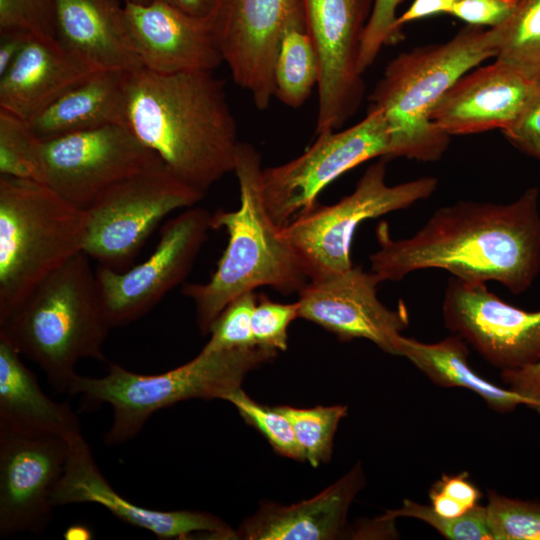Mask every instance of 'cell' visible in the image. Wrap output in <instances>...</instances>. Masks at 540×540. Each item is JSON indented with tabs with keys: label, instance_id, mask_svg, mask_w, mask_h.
I'll use <instances>...</instances> for the list:
<instances>
[{
	"label": "cell",
	"instance_id": "39",
	"mask_svg": "<svg viewBox=\"0 0 540 540\" xmlns=\"http://www.w3.org/2000/svg\"><path fill=\"white\" fill-rule=\"evenodd\" d=\"M517 0H460L451 15L472 26L496 27L505 22Z\"/></svg>",
	"mask_w": 540,
	"mask_h": 540
},
{
	"label": "cell",
	"instance_id": "11",
	"mask_svg": "<svg viewBox=\"0 0 540 540\" xmlns=\"http://www.w3.org/2000/svg\"><path fill=\"white\" fill-rule=\"evenodd\" d=\"M40 149L43 183L82 210L113 185L165 166L123 124L41 140Z\"/></svg>",
	"mask_w": 540,
	"mask_h": 540
},
{
	"label": "cell",
	"instance_id": "43",
	"mask_svg": "<svg viewBox=\"0 0 540 540\" xmlns=\"http://www.w3.org/2000/svg\"><path fill=\"white\" fill-rule=\"evenodd\" d=\"M30 33L20 30L0 31V76H2L16 60Z\"/></svg>",
	"mask_w": 540,
	"mask_h": 540
},
{
	"label": "cell",
	"instance_id": "28",
	"mask_svg": "<svg viewBox=\"0 0 540 540\" xmlns=\"http://www.w3.org/2000/svg\"><path fill=\"white\" fill-rule=\"evenodd\" d=\"M495 59L533 81L540 80V0H517L509 18L491 28Z\"/></svg>",
	"mask_w": 540,
	"mask_h": 540
},
{
	"label": "cell",
	"instance_id": "15",
	"mask_svg": "<svg viewBox=\"0 0 540 540\" xmlns=\"http://www.w3.org/2000/svg\"><path fill=\"white\" fill-rule=\"evenodd\" d=\"M69 454L68 439L0 428V537L41 533L50 523L52 491Z\"/></svg>",
	"mask_w": 540,
	"mask_h": 540
},
{
	"label": "cell",
	"instance_id": "10",
	"mask_svg": "<svg viewBox=\"0 0 540 540\" xmlns=\"http://www.w3.org/2000/svg\"><path fill=\"white\" fill-rule=\"evenodd\" d=\"M204 195L165 166L127 178L84 210L83 252L100 266L122 270L168 214L195 206Z\"/></svg>",
	"mask_w": 540,
	"mask_h": 540
},
{
	"label": "cell",
	"instance_id": "13",
	"mask_svg": "<svg viewBox=\"0 0 540 540\" xmlns=\"http://www.w3.org/2000/svg\"><path fill=\"white\" fill-rule=\"evenodd\" d=\"M301 1L319 64L318 135L340 129L361 104L359 55L374 0Z\"/></svg>",
	"mask_w": 540,
	"mask_h": 540
},
{
	"label": "cell",
	"instance_id": "14",
	"mask_svg": "<svg viewBox=\"0 0 540 540\" xmlns=\"http://www.w3.org/2000/svg\"><path fill=\"white\" fill-rule=\"evenodd\" d=\"M446 328L502 370L540 361V310L506 303L486 282L451 276L442 303Z\"/></svg>",
	"mask_w": 540,
	"mask_h": 540
},
{
	"label": "cell",
	"instance_id": "23",
	"mask_svg": "<svg viewBox=\"0 0 540 540\" xmlns=\"http://www.w3.org/2000/svg\"><path fill=\"white\" fill-rule=\"evenodd\" d=\"M55 38L97 70L143 68L115 0H55Z\"/></svg>",
	"mask_w": 540,
	"mask_h": 540
},
{
	"label": "cell",
	"instance_id": "24",
	"mask_svg": "<svg viewBox=\"0 0 540 540\" xmlns=\"http://www.w3.org/2000/svg\"><path fill=\"white\" fill-rule=\"evenodd\" d=\"M20 356L0 338V428L66 439L81 433L70 405L49 398Z\"/></svg>",
	"mask_w": 540,
	"mask_h": 540
},
{
	"label": "cell",
	"instance_id": "20",
	"mask_svg": "<svg viewBox=\"0 0 540 540\" xmlns=\"http://www.w3.org/2000/svg\"><path fill=\"white\" fill-rule=\"evenodd\" d=\"M536 82L495 60L459 78L436 106L431 120L449 136L505 130L519 115Z\"/></svg>",
	"mask_w": 540,
	"mask_h": 540
},
{
	"label": "cell",
	"instance_id": "5",
	"mask_svg": "<svg viewBox=\"0 0 540 540\" xmlns=\"http://www.w3.org/2000/svg\"><path fill=\"white\" fill-rule=\"evenodd\" d=\"M493 57L491 28L469 25L445 43L394 58L370 96L371 106L382 110L390 128L389 159H440L450 136L432 122L434 109L459 78Z\"/></svg>",
	"mask_w": 540,
	"mask_h": 540
},
{
	"label": "cell",
	"instance_id": "2",
	"mask_svg": "<svg viewBox=\"0 0 540 540\" xmlns=\"http://www.w3.org/2000/svg\"><path fill=\"white\" fill-rule=\"evenodd\" d=\"M125 125L165 167L205 193L234 172L238 130L224 81L213 71L127 74Z\"/></svg>",
	"mask_w": 540,
	"mask_h": 540
},
{
	"label": "cell",
	"instance_id": "19",
	"mask_svg": "<svg viewBox=\"0 0 540 540\" xmlns=\"http://www.w3.org/2000/svg\"><path fill=\"white\" fill-rule=\"evenodd\" d=\"M123 11L143 68L162 74L214 71L224 62L212 17H193L156 0L127 1Z\"/></svg>",
	"mask_w": 540,
	"mask_h": 540
},
{
	"label": "cell",
	"instance_id": "41",
	"mask_svg": "<svg viewBox=\"0 0 540 540\" xmlns=\"http://www.w3.org/2000/svg\"><path fill=\"white\" fill-rule=\"evenodd\" d=\"M500 378L508 389L524 397L530 408L540 412V361L518 369L502 370Z\"/></svg>",
	"mask_w": 540,
	"mask_h": 540
},
{
	"label": "cell",
	"instance_id": "27",
	"mask_svg": "<svg viewBox=\"0 0 540 540\" xmlns=\"http://www.w3.org/2000/svg\"><path fill=\"white\" fill-rule=\"evenodd\" d=\"M318 80V59L302 10L288 20L281 34L274 65V97L298 108Z\"/></svg>",
	"mask_w": 540,
	"mask_h": 540
},
{
	"label": "cell",
	"instance_id": "29",
	"mask_svg": "<svg viewBox=\"0 0 540 540\" xmlns=\"http://www.w3.org/2000/svg\"><path fill=\"white\" fill-rule=\"evenodd\" d=\"M290 421L304 459L313 467L329 461L339 422L347 414V406H316L303 409L276 406Z\"/></svg>",
	"mask_w": 540,
	"mask_h": 540
},
{
	"label": "cell",
	"instance_id": "21",
	"mask_svg": "<svg viewBox=\"0 0 540 540\" xmlns=\"http://www.w3.org/2000/svg\"><path fill=\"white\" fill-rule=\"evenodd\" d=\"M95 71L55 37L31 34L0 76V109L27 121Z\"/></svg>",
	"mask_w": 540,
	"mask_h": 540
},
{
	"label": "cell",
	"instance_id": "6",
	"mask_svg": "<svg viewBox=\"0 0 540 540\" xmlns=\"http://www.w3.org/2000/svg\"><path fill=\"white\" fill-rule=\"evenodd\" d=\"M277 353L261 346L202 349L189 362L155 375L137 374L110 363L102 377L77 374L68 393L81 395L87 408L104 403L112 407L113 421L104 442L118 445L138 435L151 415L160 409L195 398L227 400L241 388L250 371L273 360Z\"/></svg>",
	"mask_w": 540,
	"mask_h": 540
},
{
	"label": "cell",
	"instance_id": "44",
	"mask_svg": "<svg viewBox=\"0 0 540 540\" xmlns=\"http://www.w3.org/2000/svg\"><path fill=\"white\" fill-rule=\"evenodd\" d=\"M197 18H211L217 0H156Z\"/></svg>",
	"mask_w": 540,
	"mask_h": 540
},
{
	"label": "cell",
	"instance_id": "18",
	"mask_svg": "<svg viewBox=\"0 0 540 540\" xmlns=\"http://www.w3.org/2000/svg\"><path fill=\"white\" fill-rule=\"evenodd\" d=\"M68 442L66 465L51 495L54 507L95 503L162 540L192 539L195 534H204L209 539H237L236 531L210 513L153 510L127 500L103 476L81 433L71 436Z\"/></svg>",
	"mask_w": 540,
	"mask_h": 540
},
{
	"label": "cell",
	"instance_id": "40",
	"mask_svg": "<svg viewBox=\"0 0 540 540\" xmlns=\"http://www.w3.org/2000/svg\"><path fill=\"white\" fill-rule=\"evenodd\" d=\"M503 133L519 149L540 143V80L515 121Z\"/></svg>",
	"mask_w": 540,
	"mask_h": 540
},
{
	"label": "cell",
	"instance_id": "35",
	"mask_svg": "<svg viewBox=\"0 0 540 540\" xmlns=\"http://www.w3.org/2000/svg\"><path fill=\"white\" fill-rule=\"evenodd\" d=\"M298 303H279L262 296L258 299L252 314V332L257 346L285 351L287 330L290 323L298 318Z\"/></svg>",
	"mask_w": 540,
	"mask_h": 540
},
{
	"label": "cell",
	"instance_id": "36",
	"mask_svg": "<svg viewBox=\"0 0 540 540\" xmlns=\"http://www.w3.org/2000/svg\"><path fill=\"white\" fill-rule=\"evenodd\" d=\"M402 1L374 0L359 55L361 73L375 61L384 46L393 45L403 38L402 31L396 27V11Z\"/></svg>",
	"mask_w": 540,
	"mask_h": 540
},
{
	"label": "cell",
	"instance_id": "38",
	"mask_svg": "<svg viewBox=\"0 0 540 540\" xmlns=\"http://www.w3.org/2000/svg\"><path fill=\"white\" fill-rule=\"evenodd\" d=\"M436 494L440 505L457 514H465L479 504L482 493L470 480L467 472L443 474L429 489Z\"/></svg>",
	"mask_w": 540,
	"mask_h": 540
},
{
	"label": "cell",
	"instance_id": "25",
	"mask_svg": "<svg viewBox=\"0 0 540 540\" xmlns=\"http://www.w3.org/2000/svg\"><path fill=\"white\" fill-rule=\"evenodd\" d=\"M127 72L98 70L27 120L46 140L112 124L125 125Z\"/></svg>",
	"mask_w": 540,
	"mask_h": 540
},
{
	"label": "cell",
	"instance_id": "4",
	"mask_svg": "<svg viewBox=\"0 0 540 540\" xmlns=\"http://www.w3.org/2000/svg\"><path fill=\"white\" fill-rule=\"evenodd\" d=\"M90 258L81 252L48 275L0 322V338L37 364L58 393H68L82 358L106 361L112 328Z\"/></svg>",
	"mask_w": 540,
	"mask_h": 540
},
{
	"label": "cell",
	"instance_id": "3",
	"mask_svg": "<svg viewBox=\"0 0 540 540\" xmlns=\"http://www.w3.org/2000/svg\"><path fill=\"white\" fill-rule=\"evenodd\" d=\"M262 158L250 143L240 142L234 172L239 207L212 214V229H224L228 243L209 281L182 287L192 300L202 334L237 297L268 286L289 295L299 292L309 277L296 252L271 218L261 189Z\"/></svg>",
	"mask_w": 540,
	"mask_h": 540
},
{
	"label": "cell",
	"instance_id": "26",
	"mask_svg": "<svg viewBox=\"0 0 540 540\" xmlns=\"http://www.w3.org/2000/svg\"><path fill=\"white\" fill-rule=\"evenodd\" d=\"M468 344L458 335L435 343H424L402 336L399 356L408 359L430 381L441 387H461L480 396L494 411L508 413L529 402L477 374L468 363Z\"/></svg>",
	"mask_w": 540,
	"mask_h": 540
},
{
	"label": "cell",
	"instance_id": "17",
	"mask_svg": "<svg viewBox=\"0 0 540 540\" xmlns=\"http://www.w3.org/2000/svg\"><path fill=\"white\" fill-rule=\"evenodd\" d=\"M302 10L301 0H217L212 20L224 62L258 110L267 109L274 98L281 34Z\"/></svg>",
	"mask_w": 540,
	"mask_h": 540
},
{
	"label": "cell",
	"instance_id": "42",
	"mask_svg": "<svg viewBox=\"0 0 540 540\" xmlns=\"http://www.w3.org/2000/svg\"><path fill=\"white\" fill-rule=\"evenodd\" d=\"M460 0H414L411 6L399 17L396 27H402L412 21L440 13L451 14L454 6Z\"/></svg>",
	"mask_w": 540,
	"mask_h": 540
},
{
	"label": "cell",
	"instance_id": "22",
	"mask_svg": "<svg viewBox=\"0 0 540 540\" xmlns=\"http://www.w3.org/2000/svg\"><path fill=\"white\" fill-rule=\"evenodd\" d=\"M361 464L313 498L284 506L267 503L236 531L245 540H331L347 532L351 503L365 486Z\"/></svg>",
	"mask_w": 540,
	"mask_h": 540
},
{
	"label": "cell",
	"instance_id": "33",
	"mask_svg": "<svg viewBox=\"0 0 540 540\" xmlns=\"http://www.w3.org/2000/svg\"><path fill=\"white\" fill-rule=\"evenodd\" d=\"M226 401L232 403L242 418L256 428L280 455L304 461L289 419L275 407L263 406L251 399L241 388Z\"/></svg>",
	"mask_w": 540,
	"mask_h": 540
},
{
	"label": "cell",
	"instance_id": "47",
	"mask_svg": "<svg viewBox=\"0 0 540 540\" xmlns=\"http://www.w3.org/2000/svg\"><path fill=\"white\" fill-rule=\"evenodd\" d=\"M131 1V2H138V3H146L150 0H124V2Z\"/></svg>",
	"mask_w": 540,
	"mask_h": 540
},
{
	"label": "cell",
	"instance_id": "1",
	"mask_svg": "<svg viewBox=\"0 0 540 540\" xmlns=\"http://www.w3.org/2000/svg\"><path fill=\"white\" fill-rule=\"evenodd\" d=\"M379 248L370 271L400 281L425 269H441L468 281H496L515 295L540 272L539 190L509 203L459 201L435 210L412 236L394 239L388 224L376 228Z\"/></svg>",
	"mask_w": 540,
	"mask_h": 540
},
{
	"label": "cell",
	"instance_id": "34",
	"mask_svg": "<svg viewBox=\"0 0 540 540\" xmlns=\"http://www.w3.org/2000/svg\"><path fill=\"white\" fill-rule=\"evenodd\" d=\"M258 297L245 293L220 313L209 329L210 338L203 347L206 351L241 349L257 346L252 332V314Z\"/></svg>",
	"mask_w": 540,
	"mask_h": 540
},
{
	"label": "cell",
	"instance_id": "7",
	"mask_svg": "<svg viewBox=\"0 0 540 540\" xmlns=\"http://www.w3.org/2000/svg\"><path fill=\"white\" fill-rule=\"evenodd\" d=\"M87 217L46 184L0 175V322L83 252Z\"/></svg>",
	"mask_w": 540,
	"mask_h": 540
},
{
	"label": "cell",
	"instance_id": "32",
	"mask_svg": "<svg viewBox=\"0 0 540 540\" xmlns=\"http://www.w3.org/2000/svg\"><path fill=\"white\" fill-rule=\"evenodd\" d=\"M408 517L425 522L449 540H492L486 507L477 505L459 517H445L437 513L431 505L404 499L398 509L389 510L380 518L395 520Z\"/></svg>",
	"mask_w": 540,
	"mask_h": 540
},
{
	"label": "cell",
	"instance_id": "8",
	"mask_svg": "<svg viewBox=\"0 0 540 540\" xmlns=\"http://www.w3.org/2000/svg\"><path fill=\"white\" fill-rule=\"evenodd\" d=\"M386 160L382 158L370 165L349 195L332 205H317L281 229L309 280L353 267L351 244L362 222L406 209L437 189L438 180L430 176L389 185Z\"/></svg>",
	"mask_w": 540,
	"mask_h": 540
},
{
	"label": "cell",
	"instance_id": "46",
	"mask_svg": "<svg viewBox=\"0 0 540 540\" xmlns=\"http://www.w3.org/2000/svg\"><path fill=\"white\" fill-rule=\"evenodd\" d=\"M534 157L540 158V143L531 144L520 149Z\"/></svg>",
	"mask_w": 540,
	"mask_h": 540
},
{
	"label": "cell",
	"instance_id": "30",
	"mask_svg": "<svg viewBox=\"0 0 540 540\" xmlns=\"http://www.w3.org/2000/svg\"><path fill=\"white\" fill-rule=\"evenodd\" d=\"M40 145L26 120L0 109V175L43 183Z\"/></svg>",
	"mask_w": 540,
	"mask_h": 540
},
{
	"label": "cell",
	"instance_id": "16",
	"mask_svg": "<svg viewBox=\"0 0 540 540\" xmlns=\"http://www.w3.org/2000/svg\"><path fill=\"white\" fill-rule=\"evenodd\" d=\"M380 280L360 266L309 282L298 292V318L311 321L341 341L363 338L399 356L401 332L409 325L406 305L386 307L377 297Z\"/></svg>",
	"mask_w": 540,
	"mask_h": 540
},
{
	"label": "cell",
	"instance_id": "12",
	"mask_svg": "<svg viewBox=\"0 0 540 540\" xmlns=\"http://www.w3.org/2000/svg\"><path fill=\"white\" fill-rule=\"evenodd\" d=\"M212 229V213L190 207L168 220L153 253L129 270L100 266L96 278L112 328L134 322L181 284Z\"/></svg>",
	"mask_w": 540,
	"mask_h": 540
},
{
	"label": "cell",
	"instance_id": "37",
	"mask_svg": "<svg viewBox=\"0 0 540 540\" xmlns=\"http://www.w3.org/2000/svg\"><path fill=\"white\" fill-rule=\"evenodd\" d=\"M55 37V0H0V31Z\"/></svg>",
	"mask_w": 540,
	"mask_h": 540
},
{
	"label": "cell",
	"instance_id": "31",
	"mask_svg": "<svg viewBox=\"0 0 540 540\" xmlns=\"http://www.w3.org/2000/svg\"><path fill=\"white\" fill-rule=\"evenodd\" d=\"M485 507L492 540H540V501L489 490Z\"/></svg>",
	"mask_w": 540,
	"mask_h": 540
},
{
	"label": "cell",
	"instance_id": "9",
	"mask_svg": "<svg viewBox=\"0 0 540 540\" xmlns=\"http://www.w3.org/2000/svg\"><path fill=\"white\" fill-rule=\"evenodd\" d=\"M391 132L379 108L370 106L355 125L316 135L300 156L263 168L261 189L267 210L280 228L313 210L321 191L345 172L370 159H389Z\"/></svg>",
	"mask_w": 540,
	"mask_h": 540
},
{
	"label": "cell",
	"instance_id": "45",
	"mask_svg": "<svg viewBox=\"0 0 540 540\" xmlns=\"http://www.w3.org/2000/svg\"><path fill=\"white\" fill-rule=\"evenodd\" d=\"M63 538L65 540H91L93 539V532L87 525L77 523L65 529Z\"/></svg>",
	"mask_w": 540,
	"mask_h": 540
}]
</instances>
